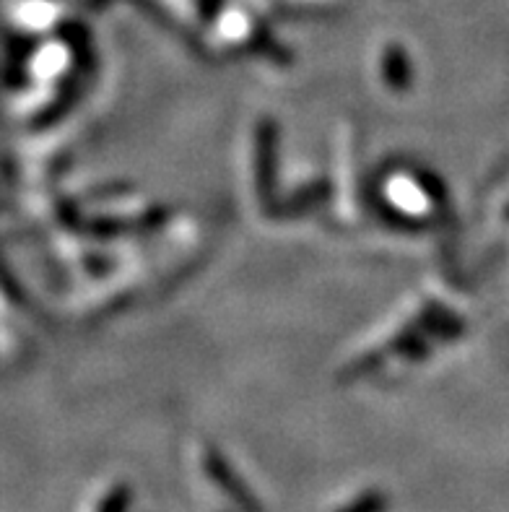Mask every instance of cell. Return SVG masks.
I'll return each instance as SVG.
<instances>
[{"label":"cell","instance_id":"obj_1","mask_svg":"<svg viewBox=\"0 0 509 512\" xmlns=\"http://www.w3.org/2000/svg\"><path fill=\"white\" fill-rule=\"evenodd\" d=\"M382 510H385V500H382L380 494H377V497L361 500L359 505L348 507V510H343V512H382Z\"/></svg>","mask_w":509,"mask_h":512},{"label":"cell","instance_id":"obj_2","mask_svg":"<svg viewBox=\"0 0 509 512\" xmlns=\"http://www.w3.org/2000/svg\"><path fill=\"white\" fill-rule=\"evenodd\" d=\"M125 494H117V497H112L110 502H107V507H104L102 512H125Z\"/></svg>","mask_w":509,"mask_h":512}]
</instances>
